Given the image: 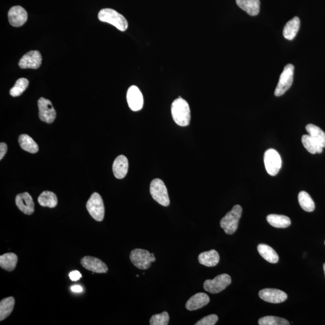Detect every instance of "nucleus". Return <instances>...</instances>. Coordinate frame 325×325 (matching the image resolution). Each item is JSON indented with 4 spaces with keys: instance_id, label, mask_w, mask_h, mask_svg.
<instances>
[{
    "instance_id": "nucleus-1",
    "label": "nucleus",
    "mask_w": 325,
    "mask_h": 325,
    "mask_svg": "<svg viewBox=\"0 0 325 325\" xmlns=\"http://www.w3.org/2000/svg\"><path fill=\"white\" fill-rule=\"evenodd\" d=\"M171 113L174 122L181 127L189 126L191 113L189 105L180 97L173 101L171 106Z\"/></svg>"
},
{
    "instance_id": "nucleus-2",
    "label": "nucleus",
    "mask_w": 325,
    "mask_h": 325,
    "mask_svg": "<svg viewBox=\"0 0 325 325\" xmlns=\"http://www.w3.org/2000/svg\"><path fill=\"white\" fill-rule=\"evenodd\" d=\"M98 19L102 22H107L115 27L120 31H126L129 26L124 16L111 9L101 10L98 14Z\"/></svg>"
},
{
    "instance_id": "nucleus-3",
    "label": "nucleus",
    "mask_w": 325,
    "mask_h": 325,
    "mask_svg": "<svg viewBox=\"0 0 325 325\" xmlns=\"http://www.w3.org/2000/svg\"><path fill=\"white\" fill-rule=\"evenodd\" d=\"M242 213V206L235 205L233 206L231 211L221 219L220 225H221V228L224 229L226 234L231 235L237 230Z\"/></svg>"
},
{
    "instance_id": "nucleus-4",
    "label": "nucleus",
    "mask_w": 325,
    "mask_h": 325,
    "mask_svg": "<svg viewBox=\"0 0 325 325\" xmlns=\"http://www.w3.org/2000/svg\"><path fill=\"white\" fill-rule=\"evenodd\" d=\"M130 258L133 265L141 270L150 268L152 262L156 261L154 254L142 249H134L130 253Z\"/></svg>"
},
{
    "instance_id": "nucleus-5",
    "label": "nucleus",
    "mask_w": 325,
    "mask_h": 325,
    "mask_svg": "<svg viewBox=\"0 0 325 325\" xmlns=\"http://www.w3.org/2000/svg\"><path fill=\"white\" fill-rule=\"evenodd\" d=\"M86 209L88 213L95 221H103L105 215V208L103 198L97 192L91 195L86 203Z\"/></svg>"
},
{
    "instance_id": "nucleus-6",
    "label": "nucleus",
    "mask_w": 325,
    "mask_h": 325,
    "mask_svg": "<svg viewBox=\"0 0 325 325\" xmlns=\"http://www.w3.org/2000/svg\"><path fill=\"white\" fill-rule=\"evenodd\" d=\"M150 193L155 201L164 206H169L170 199L165 183L162 180L156 179L150 185Z\"/></svg>"
},
{
    "instance_id": "nucleus-7",
    "label": "nucleus",
    "mask_w": 325,
    "mask_h": 325,
    "mask_svg": "<svg viewBox=\"0 0 325 325\" xmlns=\"http://www.w3.org/2000/svg\"><path fill=\"white\" fill-rule=\"evenodd\" d=\"M231 283V278L228 274H224L217 276L213 280H208L203 284V288L210 293H219Z\"/></svg>"
},
{
    "instance_id": "nucleus-8",
    "label": "nucleus",
    "mask_w": 325,
    "mask_h": 325,
    "mask_svg": "<svg viewBox=\"0 0 325 325\" xmlns=\"http://www.w3.org/2000/svg\"><path fill=\"white\" fill-rule=\"evenodd\" d=\"M294 66L288 64L282 71L280 80L275 91V96L280 97L284 95L291 87L293 81Z\"/></svg>"
},
{
    "instance_id": "nucleus-9",
    "label": "nucleus",
    "mask_w": 325,
    "mask_h": 325,
    "mask_svg": "<svg viewBox=\"0 0 325 325\" xmlns=\"http://www.w3.org/2000/svg\"><path fill=\"white\" fill-rule=\"evenodd\" d=\"M264 162L268 173L271 176L277 175L282 166L280 154L274 149H269L264 153Z\"/></svg>"
},
{
    "instance_id": "nucleus-10",
    "label": "nucleus",
    "mask_w": 325,
    "mask_h": 325,
    "mask_svg": "<svg viewBox=\"0 0 325 325\" xmlns=\"http://www.w3.org/2000/svg\"><path fill=\"white\" fill-rule=\"evenodd\" d=\"M38 105L40 120L48 124L53 123L56 117V112L51 102L44 98H41L38 100Z\"/></svg>"
},
{
    "instance_id": "nucleus-11",
    "label": "nucleus",
    "mask_w": 325,
    "mask_h": 325,
    "mask_svg": "<svg viewBox=\"0 0 325 325\" xmlns=\"http://www.w3.org/2000/svg\"><path fill=\"white\" fill-rule=\"evenodd\" d=\"M80 262L82 267L94 273L106 274L108 271L107 265L103 261L91 256H85L81 259Z\"/></svg>"
},
{
    "instance_id": "nucleus-12",
    "label": "nucleus",
    "mask_w": 325,
    "mask_h": 325,
    "mask_svg": "<svg viewBox=\"0 0 325 325\" xmlns=\"http://www.w3.org/2000/svg\"><path fill=\"white\" fill-rule=\"evenodd\" d=\"M259 297L265 302L272 304H280L286 301L287 294L278 289L265 288L259 292Z\"/></svg>"
},
{
    "instance_id": "nucleus-13",
    "label": "nucleus",
    "mask_w": 325,
    "mask_h": 325,
    "mask_svg": "<svg viewBox=\"0 0 325 325\" xmlns=\"http://www.w3.org/2000/svg\"><path fill=\"white\" fill-rule=\"evenodd\" d=\"M128 104L131 110L139 111L143 106V97L139 88L136 86H131L127 94Z\"/></svg>"
},
{
    "instance_id": "nucleus-14",
    "label": "nucleus",
    "mask_w": 325,
    "mask_h": 325,
    "mask_svg": "<svg viewBox=\"0 0 325 325\" xmlns=\"http://www.w3.org/2000/svg\"><path fill=\"white\" fill-rule=\"evenodd\" d=\"M42 55L38 51H31L26 53L19 61V66L22 69L36 70L42 64Z\"/></svg>"
},
{
    "instance_id": "nucleus-15",
    "label": "nucleus",
    "mask_w": 325,
    "mask_h": 325,
    "mask_svg": "<svg viewBox=\"0 0 325 325\" xmlns=\"http://www.w3.org/2000/svg\"><path fill=\"white\" fill-rule=\"evenodd\" d=\"M8 18L13 27H21L27 21V12L21 6H14L9 11Z\"/></svg>"
},
{
    "instance_id": "nucleus-16",
    "label": "nucleus",
    "mask_w": 325,
    "mask_h": 325,
    "mask_svg": "<svg viewBox=\"0 0 325 325\" xmlns=\"http://www.w3.org/2000/svg\"><path fill=\"white\" fill-rule=\"evenodd\" d=\"M16 205L25 215H31L35 212V203L32 197L28 192L19 193L16 195Z\"/></svg>"
},
{
    "instance_id": "nucleus-17",
    "label": "nucleus",
    "mask_w": 325,
    "mask_h": 325,
    "mask_svg": "<svg viewBox=\"0 0 325 325\" xmlns=\"http://www.w3.org/2000/svg\"><path fill=\"white\" fill-rule=\"evenodd\" d=\"M210 302V298L204 293H198L190 298L186 304V308L189 311H194L200 309Z\"/></svg>"
},
{
    "instance_id": "nucleus-18",
    "label": "nucleus",
    "mask_w": 325,
    "mask_h": 325,
    "mask_svg": "<svg viewBox=\"0 0 325 325\" xmlns=\"http://www.w3.org/2000/svg\"><path fill=\"white\" fill-rule=\"evenodd\" d=\"M129 170V161L127 157L121 155L116 157L113 165L114 175L117 179H123L126 176Z\"/></svg>"
},
{
    "instance_id": "nucleus-19",
    "label": "nucleus",
    "mask_w": 325,
    "mask_h": 325,
    "mask_svg": "<svg viewBox=\"0 0 325 325\" xmlns=\"http://www.w3.org/2000/svg\"><path fill=\"white\" fill-rule=\"evenodd\" d=\"M236 3L249 15L256 16L260 12V0H236Z\"/></svg>"
},
{
    "instance_id": "nucleus-20",
    "label": "nucleus",
    "mask_w": 325,
    "mask_h": 325,
    "mask_svg": "<svg viewBox=\"0 0 325 325\" xmlns=\"http://www.w3.org/2000/svg\"><path fill=\"white\" fill-rule=\"evenodd\" d=\"M219 253L214 249L202 252L198 257L199 263L208 267H216L219 263Z\"/></svg>"
},
{
    "instance_id": "nucleus-21",
    "label": "nucleus",
    "mask_w": 325,
    "mask_h": 325,
    "mask_svg": "<svg viewBox=\"0 0 325 325\" xmlns=\"http://www.w3.org/2000/svg\"><path fill=\"white\" fill-rule=\"evenodd\" d=\"M300 28V19L295 16L291 20L288 21L283 29L284 37L287 40L291 41L297 36Z\"/></svg>"
},
{
    "instance_id": "nucleus-22",
    "label": "nucleus",
    "mask_w": 325,
    "mask_h": 325,
    "mask_svg": "<svg viewBox=\"0 0 325 325\" xmlns=\"http://www.w3.org/2000/svg\"><path fill=\"white\" fill-rule=\"evenodd\" d=\"M18 261V256L9 252L0 256V267L8 272L14 271Z\"/></svg>"
},
{
    "instance_id": "nucleus-23",
    "label": "nucleus",
    "mask_w": 325,
    "mask_h": 325,
    "mask_svg": "<svg viewBox=\"0 0 325 325\" xmlns=\"http://www.w3.org/2000/svg\"><path fill=\"white\" fill-rule=\"evenodd\" d=\"M258 252L265 260L271 263H277L279 260L277 253L274 249L267 245L260 244L258 246Z\"/></svg>"
},
{
    "instance_id": "nucleus-24",
    "label": "nucleus",
    "mask_w": 325,
    "mask_h": 325,
    "mask_svg": "<svg viewBox=\"0 0 325 325\" xmlns=\"http://www.w3.org/2000/svg\"><path fill=\"white\" fill-rule=\"evenodd\" d=\"M38 202L44 208H54L57 206L58 199L56 195L50 191H44L38 197Z\"/></svg>"
},
{
    "instance_id": "nucleus-25",
    "label": "nucleus",
    "mask_w": 325,
    "mask_h": 325,
    "mask_svg": "<svg viewBox=\"0 0 325 325\" xmlns=\"http://www.w3.org/2000/svg\"><path fill=\"white\" fill-rule=\"evenodd\" d=\"M15 304V299L12 297L3 299L0 302V320H4L11 315L14 310Z\"/></svg>"
},
{
    "instance_id": "nucleus-26",
    "label": "nucleus",
    "mask_w": 325,
    "mask_h": 325,
    "mask_svg": "<svg viewBox=\"0 0 325 325\" xmlns=\"http://www.w3.org/2000/svg\"><path fill=\"white\" fill-rule=\"evenodd\" d=\"M18 142L21 149L25 151V152L32 154L38 152L39 146L38 144L27 134H21V135L19 136Z\"/></svg>"
},
{
    "instance_id": "nucleus-27",
    "label": "nucleus",
    "mask_w": 325,
    "mask_h": 325,
    "mask_svg": "<svg viewBox=\"0 0 325 325\" xmlns=\"http://www.w3.org/2000/svg\"><path fill=\"white\" fill-rule=\"evenodd\" d=\"M269 224L275 228H285L291 225L290 219L284 215H269L267 216Z\"/></svg>"
},
{
    "instance_id": "nucleus-28",
    "label": "nucleus",
    "mask_w": 325,
    "mask_h": 325,
    "mask_svg": "<svg viewBox=\"0 0 325 325\" xmlns=\"http://www.w3.org/2000/svg\"><path fill=\"white\" fill-rule=\"evenodd\" d=\"M302 142L308 152L312 154L316 153L320 154L323 152V147H321L313 137L309 134H305L302 137Z\"/></svg>"
},
{
    "instance_id": "nucleus-29",
    "label": "nucleus",
    "mask_w": 325,
    "mask_h": 325,
    "mask_svg": "<svg viewBox=\"0 0 325 325\" xmlns=\"http://www.w3.org/2000/svg\"><path fill=\"white\" fill-rule=\"evenodd\" d=\"M306 130L321 147H325V133L322 130L313 124H308L306 126Z\"/></svg>"
},
{
    "instance_id": "nucleus-30",
    "label": "nucleus",
    "mask_w": 325,
    "mask_h": 325,
    "mask_svg": "<svg viewBox=\"0 0 325 325\" xmlns=\"http://www.w3.org/2000/svg\"><path fill=\"white\" fill-rule=\"evenodd\" d=\"M298 201L301 208L307 212H313L315 209V203L313 200L308 193L302 191L299 193Z\"/></svg>"
},
{
    "instance_id": "nucleus-31",
    "label": "nucleus",
    "mask_w": 325,
    "mask_h": 325,
    "mask_svg": "<svg viewBox=\"0 0 325 325\" xmlns=\"http://www.w3.org/2000/svg\"><path fill=\"white\" fill-rule=\"evenodd\" d=\"M29 81L25 78H19L16 81L14 86L10 91V94L14 97L20 96L28 86Z\"/></svg>"
},
{
    "instance_id": "nucleus-32",
    "label": "nucleus",
    "mask_w": 325,
    "mask_h": 325,
    "mask_svg": "<svg viewBox=\"0 0 325 325\" xmlns=\"http://www.w3.org/2000/svg\"><path fill=\"white\" fill-rule=\"evenodd\" d=\"M260 325H288L290 324L286 319L275 316H265L258 320Z\"/></svg>"
},
{
    "instance_id": "nucleus-33",
    "label": "nucleus",
    "mask_w": 325,
    "mask_h": 325,
    "mask_svg": "<svg viewBox=\"0 0 325 325\" xmlns=\"http://www.w3.org/2000/svg\"><path fill=\"white\" fill-rule=\"evenodd\" d=\"M169 321V314L164 311L162 313L153 315L151 318L150 323L151 325H167Z\"/></svg>"
},
{
    "instance_id": "nucleus-34",
    "label": "nucleus",
    "mask_w": 325,
    "mask_h": 325,
    "mask_svg": "<svg viewBox=\"0 0 325 325\" xmlns=\"http://www.w3.org/2000/svg\"><path fill=\"white\" fill-rule=\"evenodd\" d=\"M218 320V317L216 314H211L204 317L199 320L196 325H214Z\"/></svg>"
},
{
    "instance_id": "nucleus-35",
    "label": "nucleus",
    "mask_w": 325,
    "mask_h": 325,
    "mask_svg": "<svg viewBox=\"0 0 325 325\" xmlns=\"http://www.w3.org/2000/svg\"><path fill=\"white\" fill-rule=\"evenodd\" d=\"M69 276L72 281H77L81 278V274L77 271L71 272Z\"/></svg>"
},
{
    "instance_id": "nucleus-36",
    "label": "nucleus",
    "mask_w": 325,
    "mask_h": 325,
    "mask_svg": "<svg viewBox=\"0 0 325 325\" xmlns=\"http://www.w3.org/2000/svg\"><path fill=\"white\" fill-rule=\"evenodd\" d=\"M8 151V146L5 143L0 144V160H2Z\"/></svg>"
},
{
    "instance_id": "nucleus-37",
    "label": "nucleus",
    "mask_w": 325,
    "mask_h": 325,
    "mask_svg": "<svg viewBox=\"0 0 325 325\" xmlns=\"http://www.w3.org/2000/svg\"><path fill=\"white\" fill-rule=\"evenodd\" d=\"M71 289L72 291L75 292V293H80V292L83 291V288L78 285H73V286L71 287Z\"/></svg>"
},
{
    "instance_id": "nucleus-38",
    "label": "nucleus",
    "mask_w": 325,
    "mask_h": 325,
    "mask_svg": "<svg viewBox=\"0 0 325 325\" xmlns=\"http://www.w3.org/2000/svg\"><path fill=\"white\" fill-rule=\"evenodd\" d=\"M323 269H324V275H325V263L323 265Z\"/></svg>"
},
{
    "instance_id": "nucleus-39",
    "label": "nucleus",
    "mask_w": 325,
    "mask_h": 325,
    "mask_svg": "<svg viewBox=\"0 0 325 325\" xmlns=\"http://www.w3.org/2000/svg\"><path fill=\"white\" fill-rule=\"evenodd\" d=\"M324 244H325V242H324Z\"/></svg>"
}]
</instances>
